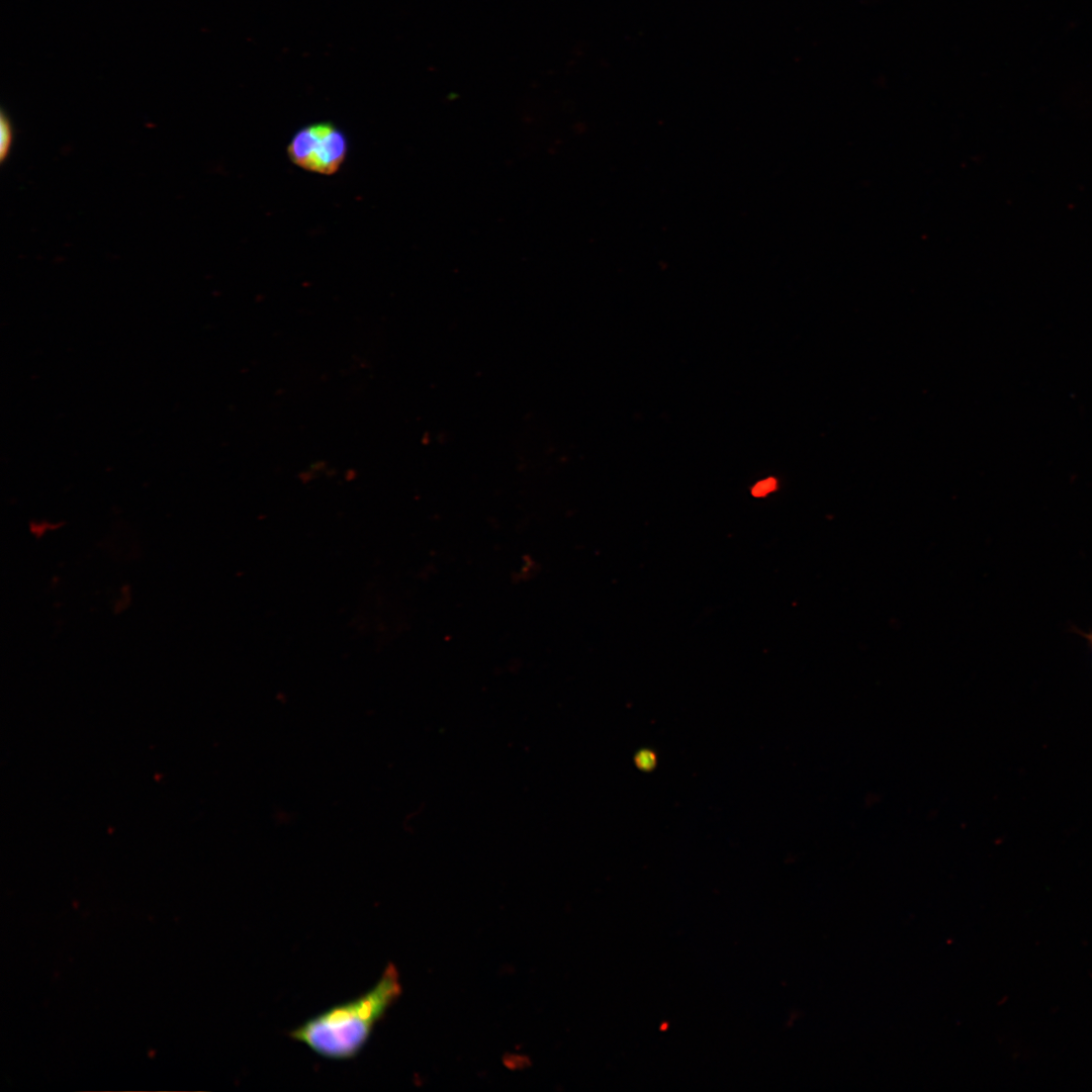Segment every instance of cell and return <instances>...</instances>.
Masks as SVG:
<instances>
[{
    "mask_svg": "<svg viewBox=\"0 0 1092 1092\" xmlns=\"http://www.w3.org/2000/svg\"><path fill=\"white\" fill-rule=\"evenodd\" d=\"M401 992L398 971L389 963L370 990L307 1019L292 1029L289 1036L323 1058L353 1059Z\"/></svg>",
    "mask_w": 1092,
    "mask_h": 1092,
    "instance_id": "cell-1",
    "label": "cell"
},
{
    "mask_svg": "<svg viewBox=\"0 0 1092 1092\" xmlns=\"http://www.w3.org/2000/svg\"><path fill=\"white\" fill-rule=\"evenodd\" d=\"M345 132L332 121H317L300 127L287 145V156L298 168L320 174L337 173L348 156Z\"/></svg>",
    "mask_w": 1092,
    "mask_h": 1092,
    "instance_id": "cell-2",
    "label": "cell"
},
{
    "mask_svg": "<svg viewBox=\"0 0 1092 1092\" xmlns=\"http://www.w3.org/2000/svg\"><path fill=\"white\" fill-rule=\"evenodd\" d=\"M14 127L9 115L2 110L0 114V163L3 165L10 156L14 143Z\"/></svg>",
    "mask_w": 1092,
    "mask_h": 1092,
    "instance_id": "cell-3",
    "label": "cell"
},
{
    "mask_svg": "<svg viewBox=\"0 0 1092 1092\" xmlns=\"http://www.w3.org/2000/svg\"><path fill=\"white\" fill-rule=\"evenodd\" d=\"M777 486V481L774 478H767L758 482L751 490L752 495L762 496L772 491Z\"/></svg>",
    "mask_w": 1092,
    "mask_h": 1092,
    "instance_id": "cell-4",
    "label": "cell"
},
{
    "mask_svg": "<svg viewBox=\"0 0 1092 1092\" xmlns=\"http://www.w3.org/2000/svg\"><path fill=\"white\" fill-rule=\"evenodd\" d=\"M1083 636L1087 639V641L1089 643V646H1090V649H1091V654H1092V632L1084 633Z\"/></svg>",
    "mask_w": 1092,
    "mask_h": 1092,
    "instance_id": "cell-5",
    "label": "cell"
}]
</instances>
